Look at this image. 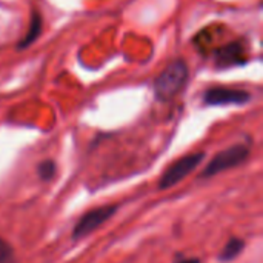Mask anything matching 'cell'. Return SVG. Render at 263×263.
<instances>
[{
    "instance_id": "cell-10",
    "label": "cell",
    "mask_w": 263,
    "mask_h": 263,
    "mask_svg": "<svg viewBox=\"0 0 263 263\" xmlns=\"http://www.w3.org/2000/svg\"><path fill=\"white\" fill-rule=\"evenodd\" d=\"M0 263H17L14 250L2 237H0Z\"/></svg>"
},
{
    "instance_id": "cell-5",
    "label": "cell",
    "mask_w": 263,
    "mask_h": 263,
    "mask_svg": "<svg viewBox=\"0 0 263 263\" xmlns=\"http://www.w3.org/2000/svg\"><path fill=\"white\" fill-rule=\"evenodd\" d=\"M206 105H243L251 96L243 89L233 88H211L203 96Z\"/></svg>"
},
{
    "instance_id": "cell-4",
    "label": "cell",
    "mask_w": 263,
    "mask_h": 263,
    "mask_svg": "<svg viewBox=\"0 0 263 263\" xmlns=\"http://www.w3.org/2000/svg\"><path fill=\"white\" fill-rule=\"evenodd\" d=\"M117 211V206L114 205H106V206H99L91 211H88L74 227L72 231V239L79 240L83 239L85 236L94 233L99 227H102L105 222H108Z\"/></svg>"
},
{
    "instance_id": "cell-11",
    "label": "cell",
    "mask_w": 263,
    "mask_h": 263,
    "mask_svg": "<svg viewBox=\"0 0 263 263\" xmlns=\"http://www.w3.org/2000/svg\"><path fill=\"white\" fill-rule=\"evenodd\" d=\"M179 263H200V260L199 259H186V260H182Z\"/></svg>"
},
{
    "instance_id": "cell-1",
    "label": "cell",
    "mask_w": 263,
    "mask_h": 263,
    "mask_svg": "<svg viewBox=\"0 0 263 263\" xmlns=\"http://www.w3.org/2000/svg\"><path fill=\"white\" fill-rule=\"evenodd\" d=\"M188 80V66L183 60L171 62L156 79L154 91L160 100H170L179 94Z\"/></svg>"
},
{
    "instance_id": "cell-3",
    "label": "cell",
    "mask_w": 263,
    "mask_h": 263,
    "mask_svg": "<svg viewBox=\"0 0 263 263\" xmlns=\"http://www.w3.org/2000/svg\"><path fill=\"white\" fill-rule=\"evenodd\" d=\"M205 159V153H193L188 156H183L182 159L176 160L160 177L159 182V190L165 191L170 190L171 186L177 185L179 182H182L190 173H193Z\"/></svg>"
},
{
    "instance_id": "cell-2",
    "label": "cell",
    "mask_w": 263,
    "mask_h": 263,
    "mask_svg": "<svg viewBox=\"0 0 263 263\" xmlns=\"http://www.w3.org/2000/svg\"><path fill=\"white\" fill-rule=\"evenodd\" d=\"M250 157V149L245 145H233L223 151H220L219 154L214 156V159L206 165V168L203 170L202 176L203 177H214L227 170L236 168L239 165H242L247 159Z\"/></svg>"
},
{
    "instance_id": "cell-9",
    "label": "cell",
    "mask_w": 263,
    "mask_h": 263,
    "mask_svg": "<svg viewBox=\"0 0 263 263\" xmlns=\"http://www.w3.org/2000/svg\"><path fill=\"white\" fill-rule=\"evenodd\" d=\"M55 173V163L52 160H43L37 166V174L42 180H51Z\"/></svg>"
},
{
    "instance_id": "cell-6",
    "label": "cell",
    "mask_w": 263,
    "mask_h": 263,
    "mask_svg": "<svg viewBox=\"0 0 263 263\" xmlns=\"http://www.w3.org/2000/svg\"><path fill=\"white\" fill-rule=\"evenodd\" d=\"M247 60V49L242 42H233L217 49L216 65L219 68H230Z\"/></svg>"
},
{
    "instance_id": "cell-8",
    "label": "cell",
    "mask_w": 263,
    "mask_h": 263,
    "mask_svg": "<svg viewBox=\"0 0 263 263\" xmlns=\"http://www.w3.org/2000/svg\"><path fill=\"white\" fill-rule=\"evenodd\" d=\"M40 32H42V18L37 12H34L31 17V22H29V29H28L26 35L23 37V40L18 43V48H26L28 45L34 43L35 39L40 35Z\"/></svg>"
},
{
    "instance_id": "cell-7",
    "label": "cell",
    "mask_w": 263,
    "mask_h": 263,
    "mask_svg": "<svg viewBox=\"0 0 263 263\" xmlns=\"http://www.w3.org/2000/svg\"><path fill=\"white\" fill-rule=\"evenodd\" d=\"M245 248V242L239 237H233L228 240V243L223 247V250L219 254V260L220 262H231L234 260Z\"/></svg>"
}]
</instances>
